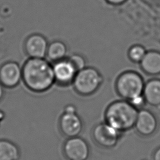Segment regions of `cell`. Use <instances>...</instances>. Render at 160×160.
<instances>
[{
    "label": "cell",
    "mask_w": 160,
    "mask_h": 160,
    "mask_svg": "<svg viewBox=\"0 0 160 160\" xmlns=\"http://www.w3.org/2000/svg\"><path fill=\"white\" fill-rule=\"evenodd\" d=\"M22 78L34 92L46 91L55 82L52 65L44 58L29 59L22 68Z\"/></svg>",
    "instance_id": "1"
},
{
    "label": "cell",
    "mask_w": 160,
    "mask_h": 160,
    "mask_svg": "<svg viewBox=\"0 0 160 160\" xmlns=\"http://www.w3.org/2000/svg\"><path fill=\"white\" fill-rule=\"evenodd\" d=\"M138 111L125 99L111 103L104 113L105 122L122 132L134 127Z\"/></svg>",
    "instance_id": "2"
},
{
    "label": "cell",
    "mask_w": 160,
    "mask_h": 160,
    "mask_svg": "<svg viewBox=\"0 0 160 160\" xmlns=\"http://www.w3.org/2000/svg\"><path fill=\"white\" fill-rule=\"evenodd\" d=\"M144 82L142 77L137 72L128 71L122 72L116 81L118 94L124 99H131L142 94Z\"/></svg>",
    "instance_id": "3"
},
{
    "label": "cell",
    "mask_w": 160,
    "mask_h": 160,
    "mask_svg": "<svg viewBox=\"0 0 160 160\" xmlns=\"http://www.w3.org/2000/svg\"><path fill=\"white\" fill-rule=\"evenodd\" d=\"M102 81V75L98 69L92 67H85L77 72L72 84L78 94L89 96L99 89Z\"/></svg>",
    "instance_id": "4"
},
{
    "label": "cell",
    "mask_w": 160,
    "mask_h": 160,
    "mask_svg": "<svg viewBox=\"0 0 160 160\" xmlns=\"http://www.w3.org/2000/svg\"><path fill=\"white\" fill-rule=\"evenodd\" d=\"M122 133L105 122L98 124L94 128L92 136L99 146L104 148H112L117 144Z\"/></svg>",
    "instance_id": "5"
},
{
    "label": "cell",
    "mask_w": 160,
    "mask_h": 160,
    "mask_svg": "<svg viewBox=\"0 0 160 160\" xmlns=\"http://www.w3.org/2000/svg\"><path fill=\"white\" fill-rule=\"evenodd\" d=\"M52 65L55 82L63 86L72 83L78 71L68 57L55 61Z\"/></svg>",
    "instance_id": "6"
},
{
    "label": "cell",
    "mask_w": 160,
    "mask_h": 160,
    "mask_svg": "<svg viewBox=\"0 0 160 160\" xmlns=\"http://www.w3.org/2000/svg\"><path fill=\"white\" fill-rule=\"evenodd\" d=\"M64 153L69 160H86L89 155L88 144L82 138H69L64 144Z\"/></svg>",
    "instance_id": "7"
},
{
    "label": "cell",
    "mask_w": 160,
    "mask_h": 160,
    "mask_svg": "<svg viewBox=\"0 0 160 160\" xmlns=\"http://www.w3.org/2000/svg\"><path fill=\"white\" fill-rule=\"evenodd\" d=\"M158 125V119L151 111L143 108L138 111L134 127L139 134L143 136L152 135L156 131Z\"/></svg>",
    "instance_id": "8"
},
{
    "label": "cell",
    "mask_w": 160,
    "mask_h": 160,
    "mask_svg": "<svg viewBox=\"0 0 160 160\" xmlns=\"http://www.w3.org/2000/svg\"><path fill=\"white\" fill-rule=\"evenodd\" d=\"M82 122L77 112H64L59 119L62 133L68 138L78 136L82 129Z\"/></svg>",
    "instance_id": "9"
},
{
    "label": "cell",
    "mask_w": 160,
    "mask_h": 160,
    "mask_svg": "<svg viewBox=\"0 0 160 160\" xmlns=\"http://www.w3.org/2000/svg\"><path fill=\"white\" fill-rule=\"evenodd\" d=\"M48 42L44 36L35 34L27 38L25 48L30 58H44L46 56Z\"/></svg>",
    "instance_id": "10"
},
{
    "label": "cell",
    "mask_w": 160,
    "mask_h": 160,
    "mask_svg": "<svg viewBox=\"0 0 160 160\" xmlns=\"http://www.w3.org/2000/svg\"><path fill=\"white\" fill-rule=\"evenodd\" d=\"M22 78V69L15 62L4 64L0 69V81L7 87H14L18 84Z\"/></svg>",
    "instance_id": "11"
},
{
    "label": "cell",
    "mask_w": 160,
    "mask_h": 160,
    "mask_svg": "<svg viewBox=\"0 0 160 160\" xmlns=\"http://www.w3.org/2000/svg\"><path fill=\"white\" fill-rule=\"evenodd\" d=\"M142 70L149 75L160 74V52L157 51H147L139 62Z\"/></svg>",
    "instance_id": "12"
},
{
    "label": "cell",
    "mask_w": 160,
    "mask_h": 160,
    "mask_svg": "<svg viewBox=\"0 0 160 160\" xmlns=\"http://www.w3.org/2000/svg\"><path fill=\"white\" fill-rule=\"evenodd\" d=\"M142 94L146 103L152 106H160V79H152L146 82Z\"/></svg>",
    "instance_id": "13"
},
{
    "label": "cell",
    "mask_w": 160,
    "mask_h": 160,
    "mask_svg": "<svg viewBox=\"0 0 160 160\" xmlns=\"http://www.w3.org/2000/svg\"><path fill=\"white\" fill-rule=\"evenodd\" d=\"M68 48L61 41H54L48 45L46 56L52 62L66 58Z\"/></svg>",
    "instance_id": "14"
},
{
    "label": "cell",
    "mask_w": 160,
    "mask_h": 160,
    "mask_svg": "<svg viewBox=\"0 0 160 160\" xmlns=\"http://www.w3.org/2000/svg\"><path fill=\"white\" fill-rule=\"evenodd\" d=\"M19 156V150L15 144L8 141H0V160H17Z\"/></svg>",
    "instance_id": "15"
},
{
    "label": "cell",
    "mask_w": 160,
    "mask_h": 160,
    "mask_svg": "<svg viewBox=\"0 0 160 160\" xmlns=\"http://www.w3.org/2000/svg\"><path fill=\"white\" fill-rule=\"evenodd\" d=\"M146 50L144 46L140 44L132 46L128 51L129 58L134 62L139 63L146 53Z\"/></svg>",
    "instance_id": "16"
},
{
    "label": "cell",
    "mask_w": 160,
    "mask_h": 160,
    "mask_svg": "<svg viewBox=\"0 0 160 160\" xmlns=\"http://www.w3.org/2000/svg\"><path fill=\"white\" fill-rule=\"evenodd\" d=\"M78 71L82 69L86 66V60L84 58L79 54H74L68 57Z\"/></svg>",
    "instance_id": "17"
},
{
    "label": "cell",
    "mask_w": 160,
    "mask_h": 160,
    "mask_svg": "<svg viewBox=\"0 0 160 160\" xmlns=\"http://www.w3.org/2000/svg\"><path fill=\"white\" fill-rule=\"evenodd\" d=\"M128 101L130 102V104L132 106H134L138 110L142 109L144 105L146 104V102L143 94H141L138 96H136L131 99Z\"/></svg>",
    "instance_id": "18"
},
{
    "label": "cell",
    "mask_w": 160,
    "mask_h": 160,
    "mask_svg": "<svg viewBox=\"0 0 160 160\" xmlns=\"http://www.w3.org/2000/svg\"><path fill=\"white\" fill-rule=\"evenodd\" d=\"M64 112H76V109L74 106L72 104H69L66 106L64 109Z\"/></svg>",
    "instance_id": "19"
},
{
    "label": "cell",
    "mask_w": 160,
    "mask_h": 160,
    "mask_svg": "<svg viewBox=\"0 0 160 160\" xmlns=\"http://www.w3.org/2000/svg\"><path fill=\"white\" fill-rule=\"evenodd\" d=\"M126 0H106V1L111 4H114V5H118V4H121L123 2H124Z\"/></svg>",
    "instance_id": "20"
},
{
    "label": "cell",
    "mask_w": 160,
    "mask_h": 160,
    "mask_svg": "<svg viewBox=\"0 0 160 160\" xmlns=\"http://www.w3.org/2000/svg\"><path fill=\"white\" fill-rule=\"evenodd\" d=\"M152 159L153 160H160V148H158L155 151L153 154Z\"/></svg>",
    "instance_id": "21"
},
{
    "label": "cell",
    "mask_w": 160,
    "mask_h": 160,
    "mask_svg": "<svg viewBox=\"0 0 160 160\" xmlns=\"http://www.w3.org/2000/svg\"><path fill=\"white\" fill-rule=\"evenodd\" d=\"M2 94H3V89H2V86L0 84V99H1V98L2 96Z\"/></svg>",
    "instance_id": "22"
},
{
    "label": "cell",
    "mask_w": 160,
    "mask_h": 160,
    "mask_svg": "<svg viewBox=\"0 0 160 160\" xmlns=\"http://www.w3.org/2000/svg\"><path fill=\"white\" fill-rule=\"evenodd\" d=\"M76 160H77V159H76Z\"/></svg>",
    "instance_id": "23"
}]
</instances>
